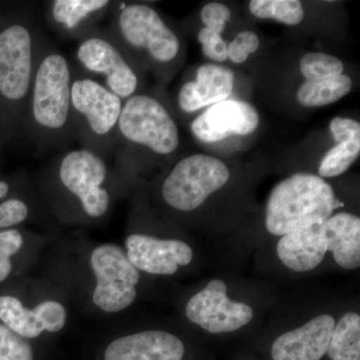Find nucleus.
<instances>
[{
    "instance_id": "1",
    "label": "nucleus",
    "mask_w": 360,
    "mask_h": 360,
    "mask_svg": "<svg viewBox=\"0 0 360 360\" xmlns=\"http://www.w3.org/2000/svg\"><path fill=\"white\" fill-rule=\"evenodd\" d=\"M39 32L30 4L0 6V131L7 146L23 139Z\"/></svg>"
},
{
    "instance_id": "2",
    "label": "nucleus",
    "mask_w": 360,
    "mask_h": 360,
    "mask_svg": "<svg viewBox=\"0 0 360 360\" xmlns=\"http://www.w3.org/2000/svg\"><path fill=\"white\" fill-rule=\"evenodd\" d=\"M105 158L89 149L63 150L41 174V191L60 219L96 221L110 212L116 180Z\"/></svg>"
},
{
    "instance_id": "3",
    "label": "nucleus",
    "mask_w": 360,
    "mask_h": 360,
    "mask_svg": "<svg viewBox=\"0 0 360 360\" xmlns=\"http://www.w3.org/2000/svg\"><path fill=\"white\" fill-rule=\"evenodd\" d=\"M71 82L70 59L40 30L23 137L41 150L65 148L77 141L71 117Z\"/></svg>"
},
{
    "instance_id": "4",
    "label": "nucleus",
    "mask_w": 360,
    "mask_h": 360,
    "mask_svg": "<svg viewBox=\"0 0 360 360\" xmlns=\"http://www.w3.org/2000/svg\"><path fill=\"white\" fill-rule=\"evenodd\" d=\"M342 203L333 186L311 174H295L277 184L267 200L265 227L274 236L324 224Z\"/></svg>"
},
{
    "instance_id": "5",
    "label": "nucleus",
    "mask_w": 360,
    "mask_h": 360,
    "mask_svg": "<svg viewBox=\"0 0 360 360\" xmlns=\"http://www.w3.org/2000/svg\"><path fill=\"white\" fill-rule=\"evenodd\" d=\"M123 101L72 65L71 117L77 141L103 158L115 153Z\"/></svg>"
},
{
    "instance_id": "6",
    "label": "nucleus",
    "mask_w": 360,
    "mask_h": 360,
    "mask_svg": "<svg viewBox=\"0 0 360 360\" xmlns=\"http://www.w3.org/2000/svg\"><path fill=\"white\" fill-rule=\"evenodd\" d=\"M179 146V127L160 99L137 92L123 101L115 150V168L122 167L141 149L156 156H167Z\"/></svg>"
},
{
    "instance_id": "7",
    "label": "nucleus",
    "mask_w": 360,
    "mask_h": 360,
    "mask_svg": "<svg viewBox=\"0 0 360 360\" xmlns=\"http://www.w3.org/2000/svg\"><path fill=\"white\" fill-rule=\"evenodd\" d=\"M106 28L134 63L143 58L153 65L167 66L179 58V37L148 4L115 1Z\"/></svg>"
},
{
    "instance_id": "8",
    "label": "nucleus",
    "mask_w": 360,
    "mask_h": 360,
    "mask_svg": "<svg viewBox=\"0 0 360 360\" xmlns=\"http://www.w3.org/2000/svg\"><path fill=\"white\" fill-rule=\"evenodd\" d=\"M77 66L123 101L137 94L141 78L134 61L108 28L96 27L77 40Z\"/></svg>"
},
{
    "instance_id": "9",
    "label": "nucleus",
    "mask_w": 360,
    "mask_h": 360,
    "mask_svg": "<svg viewBox=\"0 0 360 360\" xmlns=\"http://www.w3.org/2000/svg\"><path fill=\"white\" fill-rule=\"evenodd\" d=\"M229 177V167L221 160L206 155L187 156L163 179L161 196L175 212H193L221 189Z\"/></svg>"
},
{
    "instance_id": "10",
    "label": "nucleus",
    "mask_w": 360,
    "mask_h": 360,
    "mask_svg": "<svg viewBox=\"0 0 360 360\" xmlns=\"http://www.w3.org/2000/svg\"><path fill=\"white\" fill-rule=\"evenodd\" d=\"M89 262L96 281L92 302L97 309L108 314L129 309L137 297L141 272L125 250L115 243H103L91 251Z\"/></svg>"
},
{
    "instance_id": "11",
    "label": "nucleus",
    "mask_w": 360,
    "mask_h": 360,
    "mask_svg": "<svg viewBox=\"0 0 360 360\" xmlns=\"http://www.w3.org/2000/svg\"><path fill=\"white\" fill-rule=\"evenodd\" d=\"M187 319L213 335L231 333L248 326L255 311L248 303L234 302L227 295L221 279H212L186 303Z\"/></svg>"
},
{
    "instance_id": "12",
    "label": "nucleus",
    "mask_w": 360,
    "mask_h": 360,
    "mask_svg": "<svg viewBox=\"0 0 360 360\" xmlns=\"http://www.w3.org/2000/svg\"><path fill=\"white\" fill-rule=\"evenodd\" d=\"M124 250L135 269L153 276H174L194 257L193 248L184 241L139 232L127 236Z\"/></svg>"
},
{
    "instance_id": "13",
    "label": "nucleus",
    "mask_w": 360,
    "mask_h": 360,
    "mask_svg": "<svg viewBox=\"0 0 360 360\" xmlns=\"http://www.w3.org/2000/svg\"><path fill=\"white\" fill-rule=\"evenodd\" d=\"M66 321L68 312L58 300H44L27 309L15 296L0 295V321L25 340L39 338L44 331L59 333Z\"/></svg>"
},
{
    "instance_id": "14",
    "label": "nucleus",
    "mask_w": 360,
    "mask_h": 360,
    "mask_svg": "<svg viewBox=\"0 0 360 360\" xmlns=\"http://www.w3.org/2000/svg\"><path fill=\"white\" fill-rule=\"evenodd\" d=\"M259 124L255 106L243 101L226 99L213 104L193 120L191 130L203 142L224 141L231 135L252 134Z\"/></svg>"
},
{
    "instance_id": "15",
    "label": "nucleus",
    "mask_w": 360,
    "mask_h": 360,
    "mask_svg": "<svg viewBox=\"0 0 360 360\" xmlns=\"http://www.w3.org/2000/svg\"><path fill=\"white\" fill-rule=\"evenodd\" d=\"M113 4L110 0H51L44 4L45 23L59 37L78 40L98 27Z\"/></svg>"
},
{
    "instance_id": "16",
    "label": "nucleus",
    "mask_w": 360,
    "mask_h": 360,
    "mask_svg": "<svg viewBox=\"0 0 360 360\" xmlns=\"http://www.w3.org/2000/svg\"><path fill=\"white\" fill-rule=\"evenodd\" d=\"M335 324L333 315L319 314L300 328L277 336L270 349L272 360H321Z\"/></svg>"
},
{
    "instance_id": "17",
    "label": "nucleus",
    "mask_w": 360,
    "mask_h": 360,
    "mask_svg": "<svg viewBox=\"0 0 360 360\" xmlns=\"http://www.w3.org/2000/svg\"><path fill=\"white\" fill-rule=\"evenodd\" d=\"M186 347L179 336L165 330H144L116 338L104 360H182Z\"/></svg>"
},
{
    "instance_id": "18",
    "label": "nucleus",
    "mask_w": 360,
    "mask_h": 360,
    "mask_svg": "<svg viewBox=\"0 0 360 360\" xmlns=\"http://www.w3.org/2000/svg\"><path fill=\"white\" fill-rule=\"evenodd\" d=\"M234 86L233 71L225 66L201 65L194 82L182 85L179 92L180 110L194 112L205 106L226 101Z\"/></svg>"
},
{
    "instance_id": "19",
    "label": "nucleus",
    "mask_w": 360,
    "mask_h": 360,
    "mask_svg": "<svg viewBox=\"0 0 360 360\" xmlns=\"http://www.w3.org/2000/svg\"><path fill=\"white\" fill-rule=\"evenodd\" d=\"M276 252L281 264L292 271L309 272L317 269L328 252L321 224L281 236Z\"/></svg>"
},
{
    "instance_id": "20",
    "label": "nucleus",
    "mask_w": 360,
    "mask_h": 360,
    "mask_svg": "<svg viewBox=\"0 0 360 360\" xmlns=\"http://www.w3.org/2000/svg\"><path fill=\"white\" fill-rule=\"evenodd\" d=\"M328 240V251L341 269L354 270L360 266V219L348 212L331 215L321 224Z\"/></svg>"
},
{
    "instance_id": "21",
    "label": "nucleus",
    "mask_w": 360,
    "mask_h": 360,
    "mask_svg": "<svg viewBox=\"0 0 360 360\" xmlns=\"http://www.w3.org/2000/svg\"><path fill=\"white\" fill-rule=\"evenodd\" d=\"M34 212V196L25 175L0 174V231L25 224Z\"/></svg>"
},
{
    "instance_id": "22",
    "label": "nucleus",
    "mask_w": 360,
    "mask_h": 360,
    "mask_svg": "<svg viewBox=\"0 0 360 360\" xmlns=\"http://www.w3.org/2000/svg\"><path fill=\"white\" fill-rule=\"evenodd\" d=\"M352 89V79L345 75L326 79L307 80L298 89L297 101L307 108L328 105L347 96Z\"/></svg>"
},
{
    "instance_id": "23",
    "label": "nucleus",
    "mask_w": 360,
    "mask_h": 360,
    "mask_svg": "<svg viewBox=\"0 0 360 360\" xmlns=\"http://www.w3.org/2000/svg\"><path fill=\"white\" fill-rule=\"evenodd\" d=\"M330 360H360V315L349 311L335 324L328 352Z\"/></svg>"
},
{
    "instance_id": "24",
    "label": "nucleus",
    "mask_w": 360,
    "mask_h": 360,
    "mask_svg": "<svg viewBox=\"0 0 360 360\" xmlns=\"http://www.w3.org/2000/svg\"><path fill=\"white\" fill-rule=\"evenodd\" d=\"M335 142V146L324 155L319 165V174L321 179H331L345 174L359 158L360 135Z\"/></svg>"
},
{
    "instance_id": "25",
    "label": "nucleus",
    "mask_w": 360,
    "mask_h": 360,
    "mask_svg": "<svg viewBox=\"0 0 360 360\" xmlns=\"http://www.w3.org/2000/svg\"><path fill=\"white\" fill-rule=\"evenodd\" d=\"M250 11L262 20H274L288 25L302 22L304 11L298 0H252Z\"/></svg>"
},
{
    "instance_id": "26",
    "label": "nucleus",
    "mask_w": 360,
    "mask_h": 360,
    "mask_svg": "<svg viewBox=\"0 0 360 360\" xmlns=\"http://www.w3.org/2000/svg\"><path fill=\"white\" fill-rule=\"evenodd\" d=\"M300 68L307 80H321L342 75L343 63L335 56L309 52L300 59Z\"/></svg>"
},
{
    "instance_id": "27",
    "label": "nucleus",
    "mask_w": 360,
    "mask_h": 360,
    "mask_svg": "<svg viewBox=\"0 0 360 360\" xmlns=\"http://www.w3.org/2000/svg\"><path fill=\"white\" fill-rule=\"evenodd\" d=\"M25 236L18 229L0 231V283L8 278L13 271V257L22 248Z\"/></svg>"
},
{
    "instance_id": "28",
    "label": "nucleus",
    "mask_w": 360,
    "mask_h": 360,
    "mask_svg": "<svg viewBox=\"0 0 360 360\" xmlns=\"http://www.w3.org/2000/svg\"><path fill=\"white\" fill-rule=\"evenodd\" d=\"M0 360H34L27 340L0 323Z\"/></svg>"
},
{
    "instance_id": "29",
    "label": "nucleus",
    "mask_w": 360,
    "mask_h": 360,
    "mask_svg": "<svg viewBox=\"0 0 360 360\" xmlns=\"http://www.w3.org/2000/svg\"><path fill=\"white\" fill-rule=\"evenodd\" d=\"M259 39L255 33L243 32L236 35V39L227 45V56L232 63H243L251 53L259 49Z\"/></svg>"
},
{
    "instance_id": "30",
    "label": "nucleus",
    "mask_w": 360,
    "mask_h": 360,
    "mask_svg": "<svg viewBox=\"0 0 360 360\" xmlns=\"http://www.w3.org/2000/svg\"><path fill=\"white\" fill-rule=\"evenodd\" d=\"M198 39L202 46V52L206 58L219 63L229 58L227 44L222 39L221 34L205 27L198 32Z\"/></svg>"
},
{
    "instance_id": "31",
    "label": "nucleus",
    "mask_w": 360,
    "mask_h": 360,
    "mask_svg": "<svg viewBox=\"0 0 360 360\" xmlns=\"http://www.w3.org/2000/svg\"><path fill=\"white\" fill-rule=\"evenodd\" d=\"M231 16L229 7L217 2L206 4L201 11V20L205 27L219 34L224 32L225 23L231 20Z\"/></svg>"
},
{
    "instance_id": "32",
    "label": "nucleus",
    "mask_w": 360,
    "mask_h": 360,
    "mask_svg": "<svg viewBox=\"0 0 360 360\" xmlns=\"http://www.w3.org/2000/svg\"><path fill=\"white\" fill-rule=\"evenodd\" d=\"M329 129H330L331 135L335 141L360 135L359 122L352 120V118H333L329 125Z\"/></svg>"
},
{
    "instance_id": "33",
    "label": "nucleus",
    "mask_w": 360,
    "mask_h": 360,
    "mask_svg": "<svg viewBox=\"0 0 360 360\" xmlns=\"http://www.w3.org/2000/svg\"><path fill=\"white\" fill-rule=\"evenodd\" d=\"M7 146L6 141H4V136H2L1 131H0V167H1L2 158H4V148Z\"/></svg>"
}]
</instances>
